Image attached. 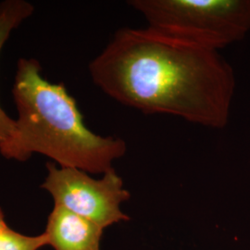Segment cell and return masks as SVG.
Listing matches in <instances>:
<instances>
[{
  "label": "cell",
  "instance_id": "6da1fadb",
  "mask_svg": "<svg viewBox=\"0 0 250 250\" xmlns=\"http://www.w3.org/2000/svg\"><path fill=\"white\" fill-rule=\"evenodd\" d=\"M89 72L109 98L145 114L212 129L228 124L235 76L218 50L125 27L90 62Z\"/></svg>",
  "mask_w": 250,
  "mask_h": 250
},
{
  "label": "cell",
  "instance_id": "7a4b0ae2",
  "mask_svg": "<svg viewBox=\"0 0 250 250\" xmlns=\"http://www.w3.org/2000/svg\"><path fill=\"white\" fill-rule=\"evenodd\" d=\"M35 59H20L12 96L18 110L13 136L0 147L7 160L26 161L41 154L60 167L106 173L127 152L123 138L95 134L84 124L76 100L63 83L41 74Z\"/></svg>",
  "mask_w": 250,
  "mask_h": 250
},
{
  "label": "cell",
  "instance_id": "3957f363",
  "mask_svg": "<svg viewBox=\"0 0 250 250\" xmlns=\"http://www.w3.org/2000/svg\"><path fill=\"white\" fill-rule=\"evenodd\" d=\"M128 5L153 32L212 50L250 32V0H131Z\"/></svg>",
  "mask_w": 250,
  "mask_h": 250
},
{
  "label": "cell",
  "instance_id": "277c9868",
  "mask_svg": "<svg viewBox=\"0 0 250 250\" xmlns=\"http://www.w3.org/2000/svg\"><path fill=\"white\" fill-rule=\"evenodd\" d=\"M47 176L41 188L60 206L74 214L98 224L105 229L112 224L129 221L121 205L131 195L124 187V181L113 170L94 179L83 170L58 167L46 163Z\"/></svg>",
  "mask_w": 250,
  "mask_h": 250
},
{
  "label": "cell",
  "instance_id": "5b68a950",
  "mask_svg": "<svg viewBox=\"0 0 250 250\" xmlns=\"http://www.w3.org/2000/svg\"><path fill=\"white\" fill-rule=\"evenodd\" d=\"M103 231L98 224L54 206L44 233L55 250H100Z\"/></svg>",
  "mask_w": 250,
  "mask_h": 250
},
{
  "label": "cell",
  "instance_id": "8992f818",
  "mask_svg": "<svg viewBox=\"0 0 250 250\" xmlns=\"http://www.w3.org/2000/svg\"><path fill=\"white\" fill-rule=\"evenodd\" d=\"M34 6L24 0H6L0 3V53L12 31L34 13ZM16 128V121L0 106V147L9 142Z\"/></svg>",
  "mask_w": 250,
  "mask_h": 250
},
{
  "label": "cell",
  "instance_id": "52a82bcc",
  "mask_svg": "<svg viewBox=\"0 0 250 250\" xmlns=\"http://www.w3.org/2000/svg\"><path fill=\"white\" fill-rule=\"evenodd\" d=\"M47 246L45 233L29 236L10 229L8 225L0 228V250H39Z\"/></svg>",
  "mask_w": 250,
  "mask_h": 250
},
{
  "label": "cell",
  "instance_id": "ba28073f",
  "mask_svg": "<svg viewBox=\"0 0 250 250\" xmlns=\"http://www.w3.org/2000/svg\"><path fill=\"white\" fill-rule=\"evenodd\" d=\"M6 225H8V224H6V221H5V215H4L2 208H0V228L4 227Z\"/></svg>",
  "mask_w": 250,
  "mask_h": 250
}]
</instances>
